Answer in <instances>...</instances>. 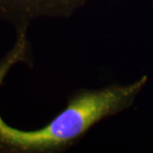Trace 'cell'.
<instances>
[{
    "instance_id": "cell-1",
    "label": "cell",
    "mask_w": 153,
    "mask_h": 153,
    "mask_svg": "<svg viewBox=\"0 0 153 153\" xmlns=\"http://www.w3.org/2000/svg\"><path fill=\"white\" fill-rule=\"evenodd\" d=\"M22 61L11 49L0 60V86L11 67ZM142 76L128 84L80 88L68 97L66 107L41 128L25 131L10 126L0 115V153H60L74 146L100 122L131 107L147 82Z\"/></svg>"
},
{
    "instance_id": "cell-2",
    "label": "cell",
    "mask_w": 153,
    "mask_h": 153,
    "mask_svg": "<svg viewBox=\"0 0 153 153\" xmlns=\"http://www.w3.org/2000/svg\"><path fill=\"white\" fill-rule=\"evenodd\" d=\"M90 0H0V20L16 31L38 18H68Z\"/></svg>"
}]
</instances>
